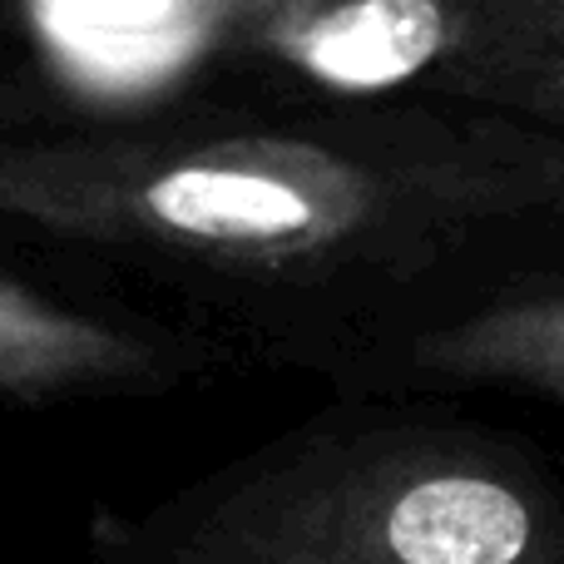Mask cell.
Listing matches in <instances>:
<instances>
[{"label": "cell", "mask_w": 564, "mask_h": 564, "mask_svg": "<svg viewBox=\"0 0 564 564\" xmlns=\"http://www.w3.org/2000/svg\"><path fill=\"white\" fill-rule=\"evenodd\" d=\"M288 50L337 89L446 79L496 109L564 124V45L525 0H302Z\"/></svg>", "instance_id": "cell-2"}, {"label": "cell", "mask_w": 564, "mask_h": 564, "mask_svg": "<svg viewBox=\"0 0 564 564\" xmlns=\"http://www.w3.org/2000/svg\"><path fill=\"white\" fill-rule=\"evenodd\" d=\"M525 6H530V10H535V15H540V20H545V25H550V30H555V40H560V45H564V0H525Z\"/></svg>", "instance_id": "cell-5"}, {"label": "cell", "mask_w": 564, "mask_h": 564, "mask_svg": "<svg viewBox=\"0 0 564 564\" xmlns=\"http://www.w3.org/2000/svg\"><path fill=\"white\" fill-rule=\"evenodd\" d=\"M431 357L456 377L500 381V387L564 401V292L500 302L441 337Z\"/></svg>", "instance_id": "cell-4"}, {"label": "cell", "mask_w": 564, "mask_h": 564, "mask_svg": "<svg viewBox=\"0 0 564 564\" xmlns=\"http://www.w3.org/2000/svg\"><path fill=\"white\" fill-rule=\"evenodd\" d=\"M149 208L164 224L198 238H228V243H273V238H302L327 224L337 194H312L278 174L258 169H178L149 188Z\"/></svg>", "instance_id": "cell-3"}, {"label": "cell", "mask_w": 564, "mask_h": 564, "mask_svg": "<svg viewBox=\"0 0 564 564\" xmlns=\"http://www.w3.org/2000/svg\"><path fill=\"white\" fill-rule=\"evenodd\" d=\"M243 564H564V496L520 451L416 441L302 490Z\"/></svg>", "instance_id": "cell-1"}]
</instances>
